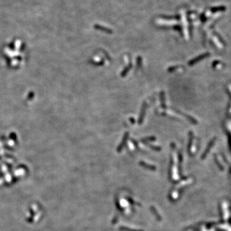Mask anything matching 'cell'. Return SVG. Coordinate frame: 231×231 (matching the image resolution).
<instances>
[{
	"label": "cell",
	"mask_w": 231,
	"mask_h": 231,
	"mask_svg": "<svg viewBox=\"0 0 231 231\" xmlns=\"http://www.w3.org/2000/svg\"><path fill=\"white\" fill-rule=\"evenodd\" d=\"M141 58L140 57L138 58V64L139 66H141Z\"/></svg>",
	"instance_id": "obj_5"
},
{
	"label": "cell",
	"mask_w": 231,
	"mask_h": 231,
	"mask_svg": "<svg viewBox=\"0 0 231 231\" xmlns=\"http://www.w3.org/2000/svg\"><path fill=\"white\" fill-rule=\"evenodd\" d=\"M95 28H96V29H98V30H102V31L105 32H107V33H111L112 32L111 30H110V29L106 28H104V27H99V25H96V26H95Z\"/></svg>",
	"instance_id": "obj_4"
},
{
	"label": "cell",
	"mask_w": 231,
	"mask_h": 231,
	"mask_svg": "<svg viewBox=\"0 0 231 231\" xmlns=\"http://www.w3.org/2000/svg\"><path fill=\"white\" fill-rule=\"evenodd\" d=\"M146 103L145 102L142 105V107L141 109V114L140 116H139V124H142V121H143L144 120V117H145V113H146Z\"/></svg>",
	"instance_id": "obj_1"
},
{
	"label": "cell",
	"mask_w": 231,
	"mask_h": 231,
	"mask_svg": "<svg viewBox=\"0 0 231 231\" xmlns=\"http://www.w3.org/2000/svg\"><path fill=\"white\" fill-rule=\"evenodd\" d=\"M160 102H161V107L164 109L166 107L165 105V99H164V93L162 91L160 92Z\"/></svg>",
	"instance_id": "obj_3"
},
{
	"label": "cell",
	"mask_w": 231,
	"mask_h": 231,
	"mask_svg": "<svg viewBox=\"0 0 231 231\" xmlns=\"http://www.w3.org/2000/svg\"><path fill=\"white\" fill-rule=\"evenodd\" d=\"M132 64H130L128 66H127V67L124 69L123 71H122V73H121V77H124V76H125L126 74L128 73V71L131 70V68H132Z\"/></svg>",
	"instance_id": "obj_2"
},
{
	"label": "cell",
	"mask_w": 231,
	"mask_h": 231,
	"mask_svg": "<svg viewBox=\"0 0 231 231\" xmlns=\"http://www.w3.org/2000/svg\"><path fill=\"white\" fill-rule=\"evenodd\" d=\"M130 121H132V124H134V123L135 122V120H133V118H132V117H131V118H130Z\"/></svg>",
	"instance_id": "obj_6"
}]
</instances>
